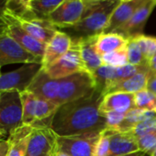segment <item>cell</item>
Listing matches in <instances>:
<instances>
[{
    "mask_svg": "<svg viewBox=\"0 0 156 156\" xmlns=\"http://www.w3.org/2000/svg\"><path fill=\"white\" fill-rule=\"evenodd\" d=\"M103 98V90L97 87L83 98L60 105L53 116L50 129L58 137L102 133L107 129L106 118L100 110Z\"/></svg>",
    "mask_w": 156,
    "mask_h": 156,
    "instance_id": "cell-1",
    "label": "cell"
},
{
    "mask_svg": "<svg viewBox=\"0 0 156 156\" xmlns=\"http://www.w3.org/2000/svg\"><path fill=\"white\" fill-rule=\"evenodd\" d=\"M23 102V123L34 129L50 128L53 116L59 106L40 99L28 90L21 92Z\"/></svg>",
    "mask_w": 156,
    "mask_h": 156,
    "instance_id": "cell-2",
    "label": "cell"
},
{
    "mask_svg": "<svg viewBox=\"0 0 156 156\" xmlns=\"http://www.w3.org/2000/svg\"><path fill=\"white\" fill-rule=\"evenodd\" d=\"M23 102L21 93L16 90L0 91V133L1 140L7 139L23 123Z\"/></svg>",
    "mask_w": 156,
    "mask_h": 156,
    "instance_id": "cell-3",
    "label": "cell"
},
{
    "mask_svg": "<svg viewBox=\"0 0 156 156\" xmlns=\"http://www.w3.org/2000/svg\"><path fill=\"white\" fill-rule=\"evenodd\" d=\"M59 86L58 105L77 101L97 89V81L92 72L80 71L58 80Z\"/></svg>",
    "mask_w": 156,
    "mask_h": 156,
    "instance_id": "cell-4",
    "label": "cell"
},
{
    "mask_svg": "<svg viewBox=\"0 0 156 156\" xmlns=\"http://www.w3.org/2000/svg\"><path fill=\"white\" fill-rule=\"evenodd\" d=\"M120 2L121 0H103V3L98 9L68 29L74 32L78 36L77 38L98 36L103 33L113 11Z\"/></svg>",
    "mask_w": 156,
    "mask_h": 156,
    "instance_id": "cell-5",
    "label": "cell"
},
{
    "mask_svg": "<svg viewBox=\"0 0 156 156\" xmlns=\"http://www.w3.org/2000/svg\"><path fill=\"white\" fill-rule=\"evenodd\" d=\"M1 29L5 30L28 52L43 58L47 45L35 39L27 31H25L16 17L3 9L1 14Z\"/></svg>",
    "mask_w": 156,
    "mask_h": 156,
    "instance_id": "cell-6",
    "label": "cell"
},
{
    "mask_svg": "<svg viewBox=\"0 0 156 156\" xmlns=\"http://www.w3.org/2000/svg\"><path fill=\"white\" fill-rule=\"evenodd\" d=\"M42 68L41 63H29L14 71L2 73L0 77V91L16 90L21 93L27 90Z\"/></svg>",
    "mask_w": 156,
    "mask_h": 156,
    "instance_id": "cell-7",
    "label": "cell"
},
{
    "mask_svg": "<svg viewBox=\"0 0 156 156\" xmlns=\"http://www.w3.org/2000/svg\"><path fill=\"white\" fill-rule=\"evenodd\" d=\"M42 58L28 52L5 30H1L0 35V65L13 63H41Z\"/></svg>",
    "mask_w": 156,
    "mask_h": 156,
    "instance_id": "cell-8",
    "label": "cell"
},
{
    "mask_svg": "<svg viewBox=\"0 0 156 156\" xmlns=\"http://www.w3.org/2000/svg\"><path fill=\"white\" fill-rule=\"evenodd\" d=\"M88 70L82 60L80 47L76 40H73L71 48L58 60L46 69L48 76L53 80L64 79L74 73ZM89 71V70H88Z\"/></svg>",
    "mask_w": 156,
    "mask_h": 156,
    "instance_id": "cell-9",
    "label": "cell"
},
{
    "mask_svg": "<svg viewBox=\"0 0 156 156\" xmlns=\"http://www.w3.org/2000/svg\"><path fill=\"white\" fill-rule=\"evenodd\" d=\"M101 133H90L69 137H58V151L70 156H94Z\"/></svg>",
    "mask_w": 156,
    "mask_h": 156,
    "instance_id": "cell-10",
    "label": "cell"
},
{
    "mask_svg": "<svg viewBox=\"0 0 156 156\" xmlns=\"http://www.w3.org/2000/svg\"><path fill=\"white\" fill-rule=\"evenodd\" d=\"M84 8V0H63L49 16L48 21L57 28H69L81 20Z\"/></svg>",
    "mask_w": 156,
    "mask_h": 156,
    "instance_id": "cell-11",
    "label": "cell"
},
{
    "mask_svg": "<svg viewBox=\"0 0 156 156\" xmlns=\"http://www.w3.org/2000/svg\"><path fill=\"white\" fill-rule=\"evenodd\" d=\"M58 151V136L50 128L33 130L27 156H55Z\"/></svg>",
    "mask_w": 156,
    "mask_h": 156,
    "instance_id": "cell-12",
    "label": "cell"
},
{
    "mask_svg": "<svg viewBox=\"0 0 156 156\" xmlns=\"http://www.w3.org/2000/svg\"><path fill=\"white\" fill-rule=\"evenodd\" d=\"M155 5L156 0H145L144 3L134 13L130 21L122 27L118 29L115 33L123 36L127 39L144 35V27Z\"/></svg>",
    "mask_w": 156,
    "mask_h": 156,
    "instance_id": "cell-13",
    "label": "cell"
},
{
    "mask_svg": "<svg viewBox=\"0 0 156 156\" xmlns=\"http://www.w3.org/2000/svg\"><path fill=\"white\" fill-rule=\"evenodd\" d=\"M27 90L40 99L48 101L58 105L59 93L58 80L51 79L43 68L37 75Z\"/></svg>",
    "mask_w": 156,
    "mask_h": 156,
    "instance_id": "cell-14",
    "label": "cell"
},
{
    "mask_svg": "<svg viewBox=\"0 0 156 156\" xmlns=\"http://www.w3.org/2000/svg\"><path fill=\"white\" fill-rule=\"evenodd\" d=\"M145 0H121L113 11L103 33H115L127 24Z\"/></svg>",
    "mask_w": 156,
    "mask_h": 156,
    "instance_id": "cell-15",
    "label": "cell"
},
{
    "mask_svg": "<svg viewBox=\"0 0 156 156\" xmlns=\"http://www.w3.org/2000/svg\"><path fill=\"white\" fill-rule=\"evenodd\" d=\"M72 43L73 40L68 34L58 31L46 47L45 54L42 59L43 69H48L63 55H65L71 48Z\"/></svg>",
    "mask_w": 156,
    "mask_h": 156,
    "instance_id": "cell-16",
    "label": "cell"
},
{
    "mask_svg": "<svg viewBox=\"0 0 156 156\" xmlns=\"http://www.w3.org/2000/svg\"><path fill=\"white\" fill-rule=\"evenodd\" d=\"M133 109H136L134 93L128 92H112L104 95L100 108L102 114L109 112L127 113Z\"/></svg>",
    "mask_w": 156,
    "mask_h": 156,
    "instance_id": "cell-17",
    "label": "cell"
},
{
    "mask_svg": "<svg viewBox=\"0 0 156 156\" xmlns=\"http://www.w3.org/2000/svg\"><path fill=\"white\" fill-rule=\"evenodd\" d=\"M18 20L25 31H27L32 37L45 45H48L58 31L57 27L48 20L38 18L32 20Z\"/></svg>",
    "mask_w": 156,
    "mask_h": 156,
    "instance_id": "cell-18",
    "label": "cell"
},
{
    "mask_svg": "<svg viewBox=\"0 0 156 156\" xmlns=\"http://www.w3.org/2000/svg\"><path fill=\"white\" fill-rule=\"evenodd\" d=\"M97 37L98 36H93L76 39L80 47V51L84 65L86 69L92 73L103 65L101 57L96 49Z\"/></svg>",
    "mask_w": 156,
    "mask_h": 156,
    "instance_id": "cell-19",
    "label": "cell"
},
{
    "mask_svg": "<svg viewBox=\"0 0 156 156\" xmlns=\"http://www.w3.org/2000/svg\"><path fill=\"white\" fill-rule=\"evenodd\" d=\"M139 151L137 140L130 132H116L111 136V147L108 156L126 155Z\"/></svg>",
    "mask_w": 156,
    "mask_h": 156,
    "instance_id": "cell-20",
    "label": "cell"
},
{
    "mask_svg": "<svg viewBox=\"0 0 156 156\" xmlns=\"http://www.w3.org/2000/svg\"><path fill=\"white\" fill-rule=\"evenodd\" d=\"M154 72L152 69L142 71L134 75L133 77L118 83L112 87H111L106 92V94L112 92H128V93H136L141 90L147 89L148 81L152 78Z\"/></svg>",
    "mask_w": 156,
    "mask_h": 156,
    "instance_id": "cell-21",
    "label": "cell"
},
{
    "mask_svg": "<svg viewBox=\"0 0 156 156\" xmlns=\"http://www.w3.org/2000/svg\"><path fill=\"white\" fill-rule=\"evenodd\" d=\"M128 39L118 33H101L96 40V49L101 57L122 48H127Z\"/></svg>",
    "mask_w": 156,
    "mask_h": 156,
    "instance_id": "cell-22",
    "label": "cell"
},
{
    "mask_svg": "<svg viewBox=\"0 0 156 156\" xmlns=\"http://www.w3.org/2000/svg\"><path fill=\"white\" fill-rule=\"evenodd\" d=\"M34 128L28 125H23L17 129L7 139L11 143V150L8 156H27L30 134Z\"/></svg>",
    "mask_w": 156,
    "mask_h": 156,
    "instance_id": "cell-23",
    "label": "cell"
},
{
    "mask_svg": "<svg viewBox=\"0 0 156 156\" xmlns=\"http://www.w3.org/2000/svg\"><path fill=\"white\" fill-rule=\"evenodd\" d=\"M9 12L12 16L17 19L32 20L37 17L31 11L29 5V0H9L5 2V5L3 8Z\"/></svg>",
    "mask_w": 156,
    "mask_h": 156,
    "instance_id": "cell-24",
    "label": "cell"
},
{
    "mask_svg": "<svg viewBox=\"0 0 156 156\" xmlns=\"http://www.w3.org/2000/svg\"><path fill=\"white\" fill-rule=\"evenodd\" d=\"M62 2L63 0H29V5L37 18L48 20L49 16Z\"/></svg>",
    "mask_w": 156,
    "mask_h": 156,
    "instance_id": "cell-25",
    "label": "cell"
},
{
    "mask_svg": "<svg viewBox=\"0 0 156 156\" xmlns=\"http://www.w3.org/2000/svg\"><path fill=\"white\" fill-rule=\"evenodd\" d=\"M128 40L127 53L129 64L134 66H149V63L145 59L137 41L134 38H130Z\"/></svg>",
    "mask_w": 156,
    "mask_h": 156,
    "instance_id": "cell-26",
    "label": "cell"
},
{
    "mask_svg": "<svg viewBox=\"0 0 156 156\" xmlns=\"http://www.w3.org/2000/svg\"><path fill=\"white\" fill-rule=\"evenodd\" d=\"M102 63L103 65L111 66L113 68H122L129 64L128 61V53H127V48L105 54L101 56Z\"/></svg>",
    "mask_w": 156,
    "mask_h": 156,
    "instance_id": "cell-27",
    "label": "cell"
},
{
    "mask_svg": "<svg viewBox=\"0 0 156 156\" xmlns=\"http://www.w3.org/2000/svg\"><path fill=\"white\" fill-rule=\"evenodd\" d=\"M136 108L156 112V94L145 89L134 93Z\"/></svg>",
    "mask_w": 156,
    "mask_h": 156,
    "instance_id": "cell-28",
    "label": "cell"
},
{
    "mask_svg": "<svg viewBox=\"0 0 156 156\" xmlns=\"http://www.w3.org/2000/svg\"><path fill=\"white\" fill-rule=\"evenodd\" d=\"M133 38L137 41L145 59L149 63L156 56V38L144 35H140Z\"/></svg>",
    "mask_w": 156,
    "mask_h": 156,
    "instance_id": "cell-29",
    "label": "cell"
},
{
    "mask_svg": "<svg viewBox=\"0 0 156 156\" xmlns=\"http://www.w3.org/2000/svg\"><path fill=\"white\" fill-rule=\"evenodd\" d=\"M117 131L106 129L101 133L100 140L96 145L94 156H108L111 147V136Z\"/></svg>",
    "mask_w": 156,
    "mask_h": 156,
    "instance_id": "cell-30",
    "label": "cell"
},
{
    "mask_svg": "<svg viewBox=\"0 0 156 156\" xmlns=\"http://www.w3.org/2000/svg\"><path fill=\"white\" fill-rule=\"evenodd\" d=\"M136 139L145 136L149 133L156 132V119L142 122L136 124L131 131H129Z\"/></svg>",
    "mask_w": 156,
    "mask_h": 156,
    "instance_id": "cell-31",
    "label": "cell"
},
{
    "mask_svg": "<svg viewBox=\"0 0 156 156\" xmlns=\"http://www.w3.org/2000/svg\"><path fill=\"white\" fill-rule=\"evenodd\" d=\"M136 140H137L140 151L144 152L149 154L150 152L156 146V132L149 133Z\"/></svg>",
    "mask_w": 156,
    "mask_h": 156,
    "instance_id": "cell-32",
    "label": "cell"
},
{
    "mask_svg": "<svg viewBox=\"0 0 156 156\" xmlns=\"http://www.w3.org/2000/svg\"><path fill=\"white\" fill-rule=\"evenodd\" d=\"M103 114L106 118L107 129H112V130L117 131L119 126L123 122L126 113H120V112H106Z\"/></svg>",
    "mask_w": 156,
    "mask_h": 156,
    "instance_id": "cell-33",
    "label": "cell"
},
{
    "mask_svg": "<svg viewBox=\"0 0 156 156\" xmlns=\"http://www.w3.org/2000/svg\"><path fill=\"white\" fill-rule=\"evenodd\" d=\"M11 150V143L9 140H1L0 143V156H8Z\"/></svg>",
    "mask_w": 156,
    "mask_h": 156,
    "instance_id": "cell-34",
    "label": "cell"
},
{
    "mask_svg": "<svg viewBox=\"0 0 156 156\" xmlns=\"http://www.w3.org/2000/svg\"><path fill=\"white\" fill-rule=\"evenodd\" d=\"M147 90H149L153 93L156 94V74H154L152 76V78L149 80L148 85H147Z\"/></svg>",
    "mask_w": 156,
    "mask_h": 156,
    "instance_id": "cell-35",
    "label": "cell"
},
{
    "mask_svg": "<svg viewBox=\"0 0 156 156\" xmlns=\"http://www.w3.org/2000/svg\"><path fill=\"white\" fill-rule=\"evenodd\" d=\"M122 156H151L150 154L144 153V152H142V151H139V152H136V153H133V154H126V155H122Z\"/></svg>",
    "mask_w": 156,
    "mask_h": 156,
    "instance_id": "cell-36",
    "label": "cell"
},
{
    "mask_svg": "<svg viewBox=\"0 0 156 156\" xmlns=\"http://www.w3.org/2000/svg\"><path fill=\"white\" fill-rule=\"evenodd\" d=\"M149 67L153 71H154L156 69V56L149 62Z\"/></svg>",
    "mask_w": 156,
    "mask_h": 156,
    "instance_id": "cell-37",
    "label": "cell"
},
{
    "mask_svg": "<svg viewBox=\"0 0 156 156\" xmlns=\"http://www.w3.org/2000/svg\"><path fill=\"white\" fill-rule=\"evenodd\" d=\"M55 156H70V155H69V154H65V153H63V152L58 151Z\"/></svg>",
    "mask_w": 156,
    "mask_h": 156,
    "instance_id": "cell-38",
    "label": "cell"
},
{
    "mask_svg": "<svg viewBox=\"0 0 156 156\" xmlns=\"http://www.w3.org/2000/svg\"><path fill=\"white\" fill-rule=\"evenodd\" d=\"M151 156H156V146L150 152V154H149Z\"/></svg>",
    "mask_w": 156,
    "mask_h": 156,
    "instance_id": "cell-39",
    "label": "cell"
},
{
    "mask_svg": "<svg viewBox=\"0 0 156 156\" xmlns=\"http://www.w3.org/2000/svg\"><path fill=\"white\" fill-rule=\"evenodd\" d=\"M154 74H156V69H155V70H154Z\"/></svg>",
    "mask_w": 156,
    "mask_h": 156,
    "instance_id": "cell-40",
    "label": "cell"
}]
</instances>
